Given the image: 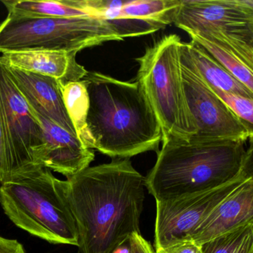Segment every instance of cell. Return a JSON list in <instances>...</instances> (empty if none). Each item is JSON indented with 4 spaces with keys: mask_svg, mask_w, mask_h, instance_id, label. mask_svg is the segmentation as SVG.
<instances>
[{
    "mask_svg": "<svg viewBox=\"0 0 253 253\" xmlns=\"http://www.w3.org/2000/svg\"><path fill=\"white\" fill-rule=\"evenodd\" d=\"M76 54L48 50L14 51L2 54L0 61L9 67L54 78L64 85L81 81L88 73L77 62Z\"/></svg>",
    "mask_w": 253,
    "mask_h": 253,
    "instance_id": "cell-14",
    "label": "cell"
},
{
    "mask_svg": "<svg viewBox=\"0 0 253 253\" xmlns=\"http://www.w3.org/2000/svg\"><path fill=\"white\" fill-rule=\"evenodd\" d=\"M0 204L20 229L53 244L78 246L76 222L68 200V182L38 167L1 184Z\"/></svg>",
    "mask_w": 253,
    "mask_h": 253,
    "instance_id": "cell-5",
    "label": "cell"
},
{
    "mask_svg": "<svg viewBox=\"0 0 253 253\" xmlns=\"http://www.w3.org/2000/svg\"><path fill=\"white\" fill-rule=\"evenodd\" d=\"M250 224H253V178L244 182L220 202L183 239L201 246L207 241Z\"/></svg>",
    "mask_w": 253,
    "mask_h": 253,
    "instance_id": "cell-13",
    "label": "cell"
},
{
    "mask_svg": "<svg viewBox=\"0 0 253 253\" xmlns=\"http://www.w3.org/2000/svg\"><path fill=\"white\" fill-rule=\"evenodd\" d=\"M251 178L253 170L216 189L177 199L156 201L154 250L186 238L220 202Z\"/></svg>",
    "mask_w": 253,
    "mask_h": 253,
    "instance_id": "cell-9",
    "label": "cell"
},
{
    "mask_svg": "<svg viewBox=\"0 0 253 253\" xmlns=\"http://www.w3.org/2000/svg\"><path fill=\"white\" fill-rule=\"evenodd\" d=\"M44 134V145L37 154V164L57 171L66 177L76 174L89 167L94 152L88 149L78 136L69 132L35 112Z\"/></svg>",
    "mask_w": 253,
    "mask_h": 253,
    "instance_id": "cell-11",
    "label": "cell"
},
{
    "mask_svg": "<svg viewBox=\"0 0 253 253\" xmlns=\"http://www.w3.org/2000/svg\"><path fill=\"white\" fill-rule=\"evenodd\" d=\"M180 38L169 35L146 48L136 82L147 97L162 130V137L188 140L197 128L189 112L181 71Z\"/></svg>",
    "mask_w": 253,
    "mask_h": 253,
    "instance_id": "cell-6",
    "label": "cell"
},
{
    "mask_svg": "<svg viewBox=\"0 0 253 253\" xmlns=\"http://www.w3.org/2000/svg\"></svg>",
    "mask_w": 253,
    "mask_h": 253,
    "instance_id": "cell-28",
    "label": "cell"
},
{
    "mask_svg": "<svg viewBox=\"0 0 253 253\" xmlns=\"http://www.w3.org/2000/svg\"><path fill=\"white\" fill-rule=\"evenodd\" d=\"M173 23L230 50L253 69V0H181Z\"/></svg>",
    "mask_w": 253,
    "mask_h": 253,
    "instance_id": "cell-7",
    "label": "cell"
},
{
    "mask_svg": "<svg viewBox=\"0 0 253 253\" xmlns=\"http://www.w3.org/2000/svg\"><path fill=\"white\" fill-rule=\"evenodd\" d=\"M2 3L9 15L38 18H69L92 15L88 10L74 6L69 0L34 1V0H5ZM95 17V16H94Z\"/></svg>",
    "mask_w": 253,
    "mask_h": 253,
    "instance_id": "cell-17",
    "label": "cell"
},
{
    "mask_svg": "<svg viewBox=\"0 0 253 253\" xmlns=\"http://www.w3.org/2000/svg\"><path fill=\"white\" fill-rule=\"evenodd\" d=\"M181 0H89L95 17L106 21L134 20L164 28L173 23Z\"/></svg>",
    "mask_w": 253,
    "mask_h": 253,
    "instance_id": "cell-15",
    "label": "cell"
},
{
    "mask_svg": "<svg viewBox=\"0 0 253 253\" xmlns=\"http://www.w3.org/2000/svg\"><path fill=\"white\" fill-rule=\"evenodd\" d=\"M83 80L89 97L86 124L92 149L113 159L158 152L162 130L138 83L95 72Z\"/></svg>",
    "mask_w": 253,
    "mask_h": 253,
    "instance_id": "cell-2",
    "label": "cell"
},
{
    "mask_svg": "<svg viewBox=\"0 0 253 253\" xmlns=\"http://www.w3.org/2000/svg\"><path fill=\"white\" fill-rule=\"evenodd\" d=\"M232 253H253V226H251Z\"/></svg>",
    "mask_w": 253,
    "mask_h": 253,
    "instance_id": "cell-26",
    "label": "cell"
},
{
    "mask_svg": "<svg viewBox=\"0 0 253 253\" xmlns=\"http://www.w3.org/2000/svg\"><path fill=\"white\" fill-rule=\"evenodd\" d=\"M210 88L238 118L253 127V98Z\"/></svg>",
    "mask_w": 253,
    "mask_h": 253,
    "instance_id": "cell-20",
    "label": "cell"
},
{
    "mask_svg": "<svg viewBox=\"0 0 253 253\" xmlns=\"http://www.w3.org/2000/svg\"><path fill=\"white\" fill-rule=\"evenodd\" d=\"M5 67L8 76L34 112L46 117L54 124L77 135L65 106L63 84L60 81L9 66Z\"/></svg>",
    "mask_w": 253,
    "mask_h": 253,
    "instance_id": "cell-12",
    "label": "cell"
},
{
    "mask_svg": "<svg viewBox=\"0 0 253 253\" xmlns=\"http://www.w3.org/2000/svg\"><path fill=\"white\" fill-rule=\"evenodd\" d=\"M63 95L66 111L75 127L78 138L88 149H92V143L86 124L89 97L85 81L81 80L64 84Z\"/></svg>",
    "mask_w": 253,
    "mask_h": 253,
    "instance_id": "cell-18",
    "label": "cell"
},
{
    "mask_svg": "<svg viewBox=\"0 0 253 253\" xmlns=\"http://www.w3.org/2000/svg\"><path fill=\"white\" fill-rule=\"evenodd\" d=\"M181 71L189 112L197 128L196 134L191 138L245 143L253 138V127L227 107L182 55Z\"/></svg>",
    "mask_w": 253,
    "mask_h": 253,
    "instance_id": "cell-8",
    "label": "cell"
},
{
    "mask_svg": "<svg viewBox=\"0 0 253 253\" xmlns=\"http://www.w3.org/2000/svg\"><path fill=\"white\" fill-rule=\"evenodd\" d=\"M181 55L211 88L253 98V91L232 76L196 42H183Z\"/></svg>",
    "mask_w": 253,
    "mask_h": 253,
    "instance_id": "cell-16",
    "label": "cell"
},
{
    "mask_svg": "<svg viewBox=\"0 0 253 253\" xmlns=\"http://www.w3.org/2000/svg\"><path fill=\"white\" fill-rule=\"evenodd\" d=\"M155 253H202L201 246L189 240H180L177 242L155 250Z\"/></svg>",
    "mask_w": 253,
    "mask_h": 253,
    "instance_id": "cell-23",
    "label": "cell"
},
{
    "mask_svg": "<svg viewBox=\"0 0 253 253\" xmlns=\"http://www.w3.org/2000/svg\"><path fill=\"white\" fill-rule=\"evenodd\" d=\"M192 41L202 47L219 64L221 65L232 76L253 91V69L230 50L199 35L189 34Z\"/></svg>",
    "mask_w": 253,
    "mask_h": 253,
    "instance_id": "cell-19",
    "label": "cell"
},
{
    "mask_svg": "<svg viewBox=\"0 0 253 253\" xmlns=\"http://www.w3.org/2000/svg\"><path fill=\"white\" fill-rule=\"evenodd\" d=\"M253 224L247 225L241 229L207 241L201 245L202 253H232L241 242L248 229Z\"/></svg>",
    "mask_w": 253,
    "mask_h": 253,
    "instance_id": "cell-21",
    "label": "cell"
},
{
    "mask_svg": "<svg viewBox=\"0 0 253 253\" xmlns=\"http://www.w3.org/2000/svg\"><path fill=\"white\" fill-rule=\"evenodd\" d=\"M131 253H155L152 244L146 241L140 233H134L128 240Z\"/></svg>",
    "mask_w": 253,
    "mask_h": 253,
    "instance_id": "cell-24",
    "label": "cell"
},
{
    "mask_svg": "<svg viewBox=\"0 0 253 253\" xmlns=\"http://www.w3.org/2000/svg\"><path fill=\"white\" fill-rule=\"evenodd\" d=\"M14 176L12 155L0 106V182L8 181Z\"/></svg>",
    "mask_w": 253,
    "mask_h": 253,
    "instance_id": "cell-22",
    "label": "cell"
},
{
    "mask_svg": "<svg viewBox=\"0 0 253 253\" xmlns=\"http://www.w3.org/2000/svg\"><path fill=\"white\" fill-rule=\"evenodd\" d=\"M0 253H26V252L17 240L0 236Z\"/></svg>",
    "mask_w": 253,
    "mask_h": 253,
    "instance_id": "cell-25",
    "label": "cell"
},
{
    "mask_svg": "<svg viewBox=\"0 0 253 253\" xmlns=\"http://www.w3.org/2000/svg\"><path fill=\"white\" fill-rule=\"evenodd\" d=\"M113 253H131V249H130L128 242L121 247H118Z\"/></svg>",
    "mask_w": 253,
    "mask_h": 253,
    "instance_id": "cell-27",
    "label": "cell"
},
{
    "mask_svg": "<svg viewBox=\"0 0 253 253\" xmlns=\"http://www.w3.org/2000/svg\"><path fill=\"white\" fill-rule=\"evenodd\" d=\"M144 186L155 201H168L223 186L253 170V146L241 140L162 137Z\"/></svg>",
    "mask_w": 253,
    "mask_h": 253,
    "instance_id": "cell-3",
    "label": "cell"
},
{
    "mask_svg": "<svg viewBox=\"0 0 253 253\" xmlns=\"http://www.w3.org/2000/svg\"><path fill=\"white\" fill-rule=\"evenodd\" d=\"M0 106L12 155L13 177L41 167L35 158L44 145L42 126L1 61Z\"/></svg>",
    "mask_w": 253,
    "mask_h": 253,
    "instance_id": "cell-10",
    "label": "cell"
},
{
    "mask_svg": "<svg viewBox=\"0 0 253 253\" xmlns=\"http://www.w3.org/2000/svg\"><path fill=\"white\" fill-rule=\"evenodd\" d=\"M144 179L129 159H113L67 177L78 253H113L140 233Z\"/></svg>",
    "mask_w": 253,
    "mask_h": 253,
    "instance_id": "cell-1",
    "label": "cell"
},
{
    "mask_svg": "<svg viewBox=\"0 0 253 253\" xmlns=\"http://www.w3.org/2000/svg\"><path fill=\"white\" fill-rule=\"evenodd\" d=\"M161 30L134 20L106 21L94 16L38 18L8 14L0 23V53L48 50L75 52L109 41L144 36Z\"/></svg>",
    "mask_w": 253,
    "mask_h": 253,
    "instance_id": "cell-4",
    "label": "cell"
}]
</instances>
